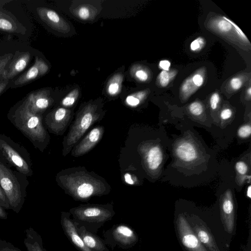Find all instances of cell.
I'll return each instance as SVG.
<instances>
[{"label": "cell", "instance_id": "cell-46", "mask_svg": "<svg viewBox=\"0 0 251 251\" xmlns=\"http://www.w3.org/2000/svg\"><path fill=\"white\" fill-rule=\"evenodd\" d=\"M0 219L6 220L7 219V214L4 208L0 205Z\"/></svg>", "mask_w": 251, "mask_h": 251}, {"label": "cell", "instance_id": "cell-10", "mask_svg": "<svg viewBox=\"0 0 251 251\" xmlns=\"http://www.w3.org/2000/svg\"><path fill=\"white\" fill-rule=\"evenodd\" d=\"M31 58L28 51H16L0 75V80H10L23 71Z\"/></svg>", "mask_w": 251, "mask_h": 251}, {"label": "cell", "instance_id": "cell-14", "mask_svg": "<svg viewBox=\"0 0 251 251\" xmlns=\"http://www.w3.org/2000/svg\"><path fill=\"white\" fill-rule=\"evenodd\" d=\"M48 69L47 64L41 58L36 56L34 64L14 81V87H21L45 75Z\"/></svg>", "mask_w": 251, "mask_h": 251}, {"label": "cell", "instance_id": "cell-26", "mask_svg": "<svg viewBox=\"0 0 251 251\" xmlns=\"http://www.w3.org/2000/svg\"><path fill=\"white\" fill-rule=\"evenodd\" d=\"M198 88L194 83L192 77L187 79L181 85V91L184 95L189 97Z\"/></svg>", "mask_w": 251, "mask_h": 251}, {"label": "cell", "instance_id": "cell-35", "mask_svg": "<svg viewBox=\"0 0 251 251\" xmlns=\"http://www.w3.org/2000/svg\"><path fill=\"white\" fill-rule=\"evenodd\" d=\"M251 133V127L250 125H245L241 126L238 130V134L240 137L246 138Z\"/></svg>", "mask_w": 251, "mask_h": 251}, {"label": "cell", "instance_id": "cell-4", "mask_svg": "<svg viewBox=\"0 0 251 251\" xmlns=\"http://www.w3.org/2000/svg\"><path fill=\"white\" fill-rule=\"evenodd\" d=\"M26 176L12 169L0 161V185L8 200L10 209L18 213L26 196L28 181Z\"/></svg>", "mask_w": 251, "mask_h": 251}, {"label": "cell", "instance_id": "cell-47", "mask_svg": "<svg viewBox=\"0 0 251 251\" xmlns=\"http://www.w3.org/2000/svg\"><path fill=\"white\" fill-rule=\"evenodd\" d=\"M247 195L249 198H251V186H249L247 189Z\"/></svg>", "mask_w": 251, "mask_h": 251}, {"label": "cell", "instance_id": "cell-9", "mask_svg": "<svg viewBox=\"0 0 251 251\" xmlns=\"http://www.w3.org/2000/svg\"><path fill=\"white\" fill-rule=\"evenodd\" d=\"M71 118V111L60 107L48 113L45 119L48 130L56 135H62L66 130Z\"/></svg>", "mask_w": 251, "mask_h": 251}, {"label": "cell", "instance_id": "cell-21", "mask_svg": "<svg viewBox=\"0 0 251 251\" xmlns=\"http://www.w3.org/2000/svg\"><path fill=\"white\" fill-rule=\"evenodd\" d=\"M194 230L200 242L207 246L211 251H220L213 236L204 227L196 226Z\"/></svg>", "mask_w": 251, "mask_h": 251}, {"label": "cell", "instance_id": "cell-48", "mask_svg": "<svg viewBox=\"0 0 251 251\" xmlns=\"http://www.w3.org/2000/svg\"><path fill=\"white\" fill-rule=\"evenodd\" d=\"M247 94L249 95V97L251 96V88L250 87H249V88L247 89Z\"/></svg>", "mask_w": 251, "mask_h": 251}, {"label": "cell", "instance_id": "cell-13", "mask_svg": "<svg viewBox=\"0 0 251 251\" xmlns=\"http://www.w3.org/2000/svg\"><path fill=\"white\" fill-rule=\"evenodd\" d=\"M25 100L32 113L40 115H42L51 102L48 92L44 90L30 93Z\"/></svg>", "mask_w": 251, "mask_h": 251}, {"label": "cell", "instance_id": "cell-12", "mask_svg": "<svg viewBox=\"0 0 251 251\" xmlns=\"http://www.w3.org/2000/svg\"><path fill=\"white\" fill-rule=\"evenodd\" d=\"M69 212L61 213L60 223L63 231L72 244L79 251H91L77 232L76 226Z\"/></svg>", "mask_w": 251, "mask_h": 251}, {"label": "cell", "instance_id": "cell-28", "mask_svg": "<svg viewBox=\"0 0 251 251\" xmlns=\"http://www.w3.org/2000/svg\"><path fill=\"white\" fill-rule=\"evenodd\" d=\"M217 28L223 33H227L232 28V25L225 20L222 19L218 21L217 24Z\"/></svg>", "mask_w": 251, "mask_h": 251}, {"label": "cell", "instance_id": "cell-3", "mask_svg": "<svg viewBox=\"0 0 251 251\" xmlns=\"http://www.w3.org/2000/svg\"><path fill=\"white\" fill-rule=\"evenodd\" d=\"M69 212L76 226L95 234L106 222L111 220L116 213L110 203L81 204L71 208Z\"/></svg>", "mask_w": 251, "mask_h": 251}, {"label": "cell", "instance_id": "cell-45", "mask_svg": "<svg viewBox=\"0 0 251 251\" xmlns=\"http://www.w3.org/2000/svg\"><path fill=\"white\" fill-rule=\"evenodd\" d=\"M9 80H0V95L6 88Z\"/></svg>", "mask_w": 251, "mask_h": 251}, {"label": "cell", "instance_id": "cell-11", "mask_svg": "<svg viewBox=\"0 0 251 251\" xmlns=\"http://www.w3.org/2000/svg\"><path fill=\"white\" fill-rule=\"evenodd\" d=\"M104 128L98 126L93 128L85 137L72 150L71 155L74 157L82 156L89 152L101 140Z\"/></svg>", "mask_w": 251, "mask_h": 251}, {"label": "cell", "instance_id": "cell-29", "mask_svg": "<svg viewBox=\"0 0 251 251\" xmlns=\"http://www.w3.org/2000/svg\"><path fill=\"white\" fill-rule=\"evenodd\" d=\"M189 109L192 114L198 116L202 113L203 106L200 102L195 101L190 104Z\"/></svg>", "mask_w": 251, "mask_h": 251}, {"label": "cell", "instance_id": "cell-30", "mask_svg": "<svg viewBox=\"0 0 251 251\" xmlns=\"http://www.w3.org/2000/svg\"><path fill=\"white\" fill-rule=\"evenodd\" d=\"M205 40L201 37H199L195 39L190 45V49L193 51L201 50L204 46Z\"/></svg>", "mask_w": 251, "mask_h": 251}, {"label": "cell", "instance_id": "cell-16", "mask_svg": "<svg viewBox=\"0 0 251 251\" xmlns=\"http://www.w3.org/2000/svg\"><path fill=\"white\" fill-rule=\"evenodd\" d=\"M75 226L77 233L91 251H109L104 239L96 234L87 231L83 226Z\"/></svg>", "mask_w": 251, "mask_h": 251}, {"label": "cell", "instance_id": "cell-31", "mask_svg": "<svg viewBox=\"0 0 251 251\" xmlns=\"http://www.w3.org/2000/svg\"><path fill=\"white\" fill-rule=\"evenodd\" d=\"M13 56V54L11 53L0 56V75L5 67L12 59Z\"/></svg>", "mask_w": 251, "mask_h": 251}, {"label": "cell", "instance_id": "cell-39", "mask_svg": "<svg viewBox=\"0 0 251 251\" xmlns=\"http://www.w3.org/2000/svg\"><path fill=\"white\" fill-rule=\"evenodd\" d=\"M191 77L194 83L198 88L201 87L203 84L204 77L200 73H196Z\"/></svg>", "mask_w": 251, "mask_h": 251}, {"label": "cell", "instance_id": "cell-33", "mask_svg": "<svg viewBox=\"0 0 251 251\" xmlns=\"http://www.w3.org/2000/svg\"><path fill=\"white\" fill-rule=\"evenodd\" d=\"M77 14L81 19L86 20L88 19L90 16V10L86 6H81L78 8Z\"/></svg>", "mask_w": 251, "mask_h": 251}, {"label": "cell", "instance_id": "cell-38", "mask_svg": "<svg viewBox=\"0 0 251 251\" xmlns=\"http://www.w3.org/2000/svg\"><path fill=\"white\" fill-rule=\"evenodd\" d=\"M135 76L138 80L141 81H146L149 77L147 72L143 69H138L135 72Z\"/></svg>", "mask_w": 251, "mask_h": 251}, {"label": "cell", "instance_id": "cell-27", "mask_svg": "<svg viewBox=\"0 0 251 251\" xmlns=\"http://www.w3.org/2000/svg\"><path fill=\"white\" fill-rule=\"evenodd\" d=\"M78 96V90L75 89L71 92L62 100L61 104L64 106H71L75 102Z\"/></svg>", "mask_w": 251, "mask_h": 251}, {"label": "cell", "instance_id": "cell-36", "mask_svg": "<svg viewBox=\"0 0 251 251\" xmlns=\"http://www.w3.org/2000/svg\"><path fill=\"white\" fill-rule=\"evenodd\" d=\"M229 84L231 88L234 90H237L240 89L243 84V82L242 80L238 77L232 78Z\"/></svg>", "mask_w": 251, "mask_h": 251}, {"label": "cell", "instance_id": "cell-23", "mask_svg": "<svg viewBox=\"0 0 251 251\" xmlns=\"http://www.w3.org/2000/svg\"><path fill=\"white\" fill-rule=\"evenodd\" d=\"M123 78L121 74H117L110 80L107 87V92L110 95L114 96L119 93Z\"/></svg>", "mask_w": 251, "mask_h": 251}, {"label": "cell", "instance_id": "cell-7", "mask_svg": "<svg viewBox=\"0 0 251 251\" xmlns=\"http://www.w3.org/2000/svg\"><path fill=\"white\" fill-rule=\"evenodd\" d=\"M103 236L106 245L112 249L127 250L132 248L138 242V237L129 226L119 224L103 231Z\"/></svg>", "mask_w": 251, "mask_h": 251}, {"label": "cell", "instance_id": "cell-43", "mask_svg": "<svg viewBox=\"0 0 251 251\" xmlns=\"http://www.w3.org/2000/svg\"><path fill=\"white\" fill-rule=\"evenodd\" d=\"M171 66V63L167 60H163L160 61L159 66L164 71H169Z\"/></svg>", "mask_w": 251, "mask_h": 251}, {"label": "cell", "instance_id": "cell-32", "mask_svg": "<svg viewBox=\"0 0 251 251\" xmlns=\"http://www.w3.org/2000/svg\"><path fill=\"white\" fill-rule=\"evenodd\" d=\"M0 251H22L13 244L0 239Z\"/></svg>", "mask_w": 251, "mask_h": 251}, {"label": "cell", "instance_id": "cell-34", "mask_svg": "<svg viewBox=\"0 0 251 251\" xmlns=\"http://www.w3.org/2000/svg\"><path fill=\"white\" fill-rule=\"evenodd\" d=\"M222 18L223 19L227 21L228 23H229L232 25V26L236 30L237 33L243 40H244L246 41H248L249 42L247 36L245 35L244 33L241 30V29L236 24H235L231 20L229 19L226 16H223Z\"/></svg>", "mask_w": 251, "mask_h": 251}, {"label": "cell", "instance_id": "cell-25", "mask_svg": "<svg viewBox=\"0 0 251 251\" xmlns=\"http://www.w3.org/2000/svg\"><path fill=\"white\" fill-rule=\"evenodd\" d=\"M146 93L144 91H141L128 96L126 99V103L129 106L135 107L137 106L145 97Z\"/></svg>", "mask_w": 251, "mask_h": 251}, {"label": "cell", "instance_id": "cell-44", "mask_svg": "<svg viewBox=\"0 0 251 251\" xmlns=\"http://www.w3.org/2000/svg\"><path fill=\"white\" fill-rule=\"evenodd\" d=\"M124 178L125 181L129 184H134L135 183V180L134 178V176H133L131 175L126 173L124 175Z\"/></svg>", "mask_w": 251, "mask_h": 251}, {"label": "cell", "instance_id": "cell-42", "mask_svg": "<svg viewBox=\"0 0 251 251\" xmlns=\"http://www.w3.org/2000/svg\"><path fill=\"white\" fill-rule=\"evenodd\" d=\"M232 115V111L229 108L224 109L221 113V117L222 119L226 120L229 118Z\"/></svg>", "mask_w": 251, "mask_h": 251}, {"label": "cell", "instance_id": "cell-18", "mask_svg": "<svg viewBox=\"0 0 251 251\" xmlns=\"http://www.w3.org/2000/svg\"><path fill=\"white\" fill-rule=\"evenodd\" d=\"M0 30L24 34L26 31V28L17 20L0 11Z\"/></svg>", "mask_w": 251, "mask_h": 251}, {"label": "cell", "instance_id": "cell-19", "mask_svg": "<svg viewBox=\"0 0 251 251\" xmlns=\"http://www.w3.org/2000/svg\"><path fill=\"white\" fill-rule=\"evenodd\" d=\"M24 243L27 251H48L43 246L41 236L30 227L25 230Z\"/></svg>", "mask_w": 251, "mask_h": 251}, {"label": "cell", "instance_id": "cell-1", "mask_svg": "<svg viewBox=\"0 0 251 251\" xmlns=\"http://www.w3.org/2000/svg\"><path fill=\"white\" fill-rule=\"evenodd\" d=\"M55 179L65 193L75 201H86L93 197L107 195L111 190L103 178L82 167L62 170Z\"/></svg>", "mask_w": 251, "mask_h": 251}, {"label": "cell", "instance_id": "cell-17", "mask_svg": "<svg viewBox=\"0 0 251 251\" xmlns=\"http://www.w3.org/2000/svg\"><path fill=\"white\" fill-rule=\"evenodd\" d=\"M222 217L226 230L231 233L234 227L235 218L234 204L229 193L225 196L222 203Z\"/></svg>", "mask_w": 251, "mask_h": 251}, {"label": "cell", "instance_id": "cell-20", "mask_svg": "<svg viewBox=\"0 0 251 251\" xmlns=\"http://www.w3.org/2000/svg\"><path fill=\"white\" fill-rule=\"evenodd\" d=\"M144 159L148 168L151 171L156 170L162 160V153L158 146L151 147L144 153Z\"/></svg>", "mask_w": 251, "mask_h": 251}, {"label": "cell", "instance_id": "cell-41", "mask_svg": "<svg viewBox=\"0 0 251 251\" xmlns=\"http://www.w3.org/2000/svg\"><path fill=\"white\" fill-rule=\"evenodd\" d=\"M237 171L241 175L245 174L248 171V166L242 161L238 162L235 165Z\"/></svg>", "mask_w": 251, "mask_h": 251}, {"label": "cell", "instance_id": "cell-15", "mask_svg": "<svg viewBox=\"0 0 251 251\" xmlns=\"http://www.w3.org/2000/svg\"><path fill=\"white\" fill-rule=\"evenodd\" d=\"M37 12L40 19L51 28L62 32H68L70 26L54 11L46 7H38Z\"/></svg>", "mask_w": 251, "mask_h": 251}, {"label": "cell", "instance_id": "cell-6", "mask_svg": "<svg viewBox=\"0 0 251 251\" xmlns=\"http://www.w3.org/2000/svg\"><path fill=\"white\" fill-rule=\"evenodd\" d=\"M101 118V114L98 112L96 105L89 104L84 106L77 113L68 133L64 138L62 155L66 156L88 128Z\"/></svg>", "mask_w": 251, "mask_h": 251}, {"label": "cell", "instance_id": "cell-37", "mask_svg": "<svg viewBox=\"0 0 251 251\" xmlns=\"http://www.w3.org/2000/svg\"><path fill=\"white\" fill-rule=\"evenodd\" d=\"M0 205L4 209H9L10 207L4 191L0 185Z\"/></svg>", "mask_w": 251, "mask_h": 251}, {"label": "cell", "instance_id": "cell-40", "mask_svg": "<svg viewBox=\"0 0 251 251\" xmlns=\"http://www.w3.org/2000/svg\"><path fill=\"white\" fill-rule=\"evenodd\" d=\"M220 101V96L218 93H213L210 99V106L212 109H215L217 108V104Z\"/></svg>", "mask_w": 251, "mask_h": 251}, {"label": "cell", "instance_id": "cell-5", "mask_svg": "<svg viewBox=\"0 0 251 251\" xmlns=\"http://www.w3.org/2000/svg\"><path fill=\"white\" fill-rule=\"evenodd\" d=\"M0 161L27 176L33 174L31 160L28 151L2 133H0Z\"/></svg>", "mask_w": 251, "mask_h": 251}, {"label": "cell", "instance_id": "cell-24", "mask_svg": "<svg viewBox=\"0 0 251 251\" xmlns=\"http://www.w3.org/2000/svg\"><path fill=\"white\" fill-rule=\"evenodd\" d=\"M176 74V71L170 72L163 70L160 73L157 77V81L161 87H166Z\"/></svg>", "mask_w": 251, "mask_h": 251}, {"label": "cell", "instance_id": "cell-2", "mask_svg": "<svg viewBox=\"0 0 251 251\" xmlns=\"http://www.w3.org/2000/svg\"><path fill=\"white\" fill-rule=\"evenodd\" d=\"M7 118L35 148L43 151L49 144L50 136L43 125L42 115L32 113L24 100L10 110Z\"/></svg>", "mask_w": 251, "mask_h": 251}, {"label": "cell", "instance_id": "cell-22", "mask_svg": "<svg viewBox=\"0 0 251 251\" xmlns=\"http://www.w3.org/2000/svg\"><path fill=\"white\" fill-rule=\"evenodd\" d=\"M177 156L182 160L190 162L197 157L194 146L190 143L184 142L179 144L176 150Z\"/></svg>", "mask_w": 251, "mask_h": 251}, {"label": "cell", "instance_id": "cell-8", "mask_svg": "<svg viewBox=\"0 0 251 251\" xmlns=\"http://www.w3.org/2000/svg\"><path fill=\"white\" fill-rule=\"evenodd\" d=\"M177 232L182 245L188 251H207L199 240L185 218L179 215L177 218Z\"/></svg>", "mask_w": 251, "mask_h": 251}]
</instances>
